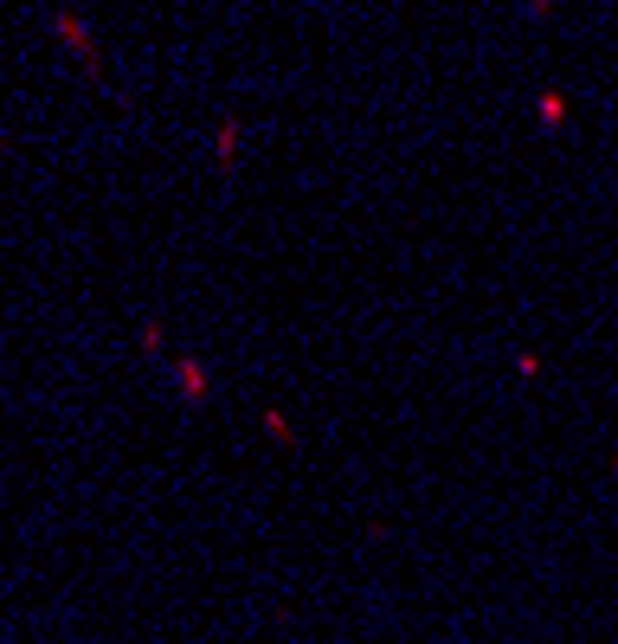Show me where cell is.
<instances>
[{
    "label": "cell",
    "mask_w": 618,
    "mask_h": 644,
    "mask_svg": "<svg viewBox=\"0 0 618 644\" xmlns=\"http://www.w3.org/2000/svg\"><path fill=\"white\" fill-rule=\"evenodd\" d=\"M181 387H187V394H207V374L193 368V361H181Z\"/></svg>",
    "instance_id": "3"
},
{
    "label": "cell",
    "mask_w": 618,
    "mask_h": 644,
    "mask_svg": "<svg viewBox=\"0 0 618 644\" xmlns=\"http://www.w3.org/2000/svg\"><path fill=\"white\" fill-rule=\"evenodd\" d=\"M59 32H64V46H71V52H78V59L91 65L97 59V46H91V32L78 27V20H71V13H59Z\"/></svg>",
    "instance_id": "1"
},
{
    "label": "cell",
    "mask_w": 618,
    "mask_h": 644,
    "mask_svg": "<svg viewBox=\"0 0 618 644\" xmlns=\"http://www.w3.org/2000/svg\"><path fill=\"white\" fill-rule=\"evenodd\" d=\"M232 155H239V123L219 129V161H232Z\"/></svg>",
    "instance_id": "2"
}]
</instances>
